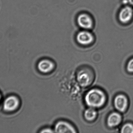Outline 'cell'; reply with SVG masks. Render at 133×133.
<instances>
[{"label": "cell", "instance_id": "cell-5", "mask_svg": "<svg viewBox=\"0 0 133 133\" xmlns=\"http://www.w3.org/2000/svg\"><path fill=\"white\" fill-rule=\"evenodd\" d=\"M118 17L121 23H129L133 17V9L132 6L127 5L122 8L119 12Z\"/></svg>", "mask_w": 133, "mask_h": 133}, {"label": "cell", "instance_id": "cell-11", "mask_svg": "<svg viewBox=\"0 0 133 133\" xmlns=\"http://www.w3.org/2000/svg\"><path fill=\"white\" fill-rule=\"evenodd\" d=\"M97 112L95 109L89 107L84 112V117L85 119L88 121H93L95 119L97 116Z\"/></svg>", "mask_w": 133, "mask_h": 133}, {"label": "cell", "instance_id": "cell-3", "mask_svg": "<svg viewBox=\"0 0 133 133\" xmlns=\"http://www.w3.org/2000/svg\"><path fill=\"white\" fill-rule=\"evenodd\" d=\"M76 22L79 27L84 30H89L94 27V20L91 15L88 12H81L79 14L76 18Z\"/></svg>", "mask_w": 133, "mask_h": 133}, {"label": "cell", "instance_id": "cell-6", "mask_svg": "<svg viewBox=\"0 0 133 133\" xmlns=\"http://www.w3.org/2000/svg\"><path fill=\"white\" fill-rule=\"evenodd\" d=\"M55 132L76 133V129L70 123L66 121H61L57 122L55 126Z\"/></svg>", "mask_w": 133, "mask_h": 133}, {"label": "cell", "instance_id": "cell-14", "mask_svg": "<svg viewBox=\"0 0 133 133\" xmlns=\"http://www.w3.org/2000/svg\"><path fill=\"white\" fill-rule=\"evenodd\" d=\"M40 132L41 133H54L55 132L54 130L51 129L50 128H45L42 130Z\"/></svg>", "mask_w": 133, "mask_h": 133}, {"label": "cell", "instance_id": "cell-1", "mask_svg": "<svg viewBox=\"0 0 133 133\" xmlns=\"http://www.w3.org/2000/svg\"><path fill=\"white\" fill-rule=\"evenodd\" d=\"M105 94L101 90L94 88L87 92L84 97V101L87 105L95 109L101 107L106 102Z\"/></svg>", "mask_w": 133, "mask_h": 133}, {"label": "cell", "instance_id": "cell-13", "mask_svg": "<svg viewBox=\"0 0 133 133\" xmlns=\"http://www.w3.org/2000/svg\"><path fill=\"white\" fill-rule=\"evenodd\" d=\"M127 69L130 72L133 73V59H131L128 62Z\"/></svg>", "mask_w": 133, "mask_h": 133}, {"label": "cell", "instance_id": "cell-15", "mask_svg": "<svg viewBox=\"0 0 133 133\" xmlns=\"http://www.w3.org/2000/svg\"><path fill=\"white\" fill-rule=\"evenodd\" d=\"M127 2L129 3L131 6H133V0H127Z\"/></svg>", "mask_w": 133, "mask_h": 133}, {"label": "cell", "instance_id": "cell-16", "mask_svg": "<svg viewBox=\"0 0 133 133\" xmlns=\"http://www.w3.org/2000/svg\"><path fill=\"white\" fill-rule=\"evenodd\" d=\"M1 94H0V100H1Z\"/></svg>", "mask_w": 133, "mask_h": 133}, {"label": "cell", "instance_id": "cell-9", "mask_svg": "<svg viewBox=\"0 0 133 133\" xmlns=\"http://www.w3.org/2000/svg\"><path fill=\"white\" fill-rule=\"evenodd\" d=\"M114 105L118 111L123 112L127 108L128 100L125 96L123 94H119L116 96L115 98Z\"/></svg>", "mask_w": 133, "mask_h": 133}, {"label": "cell", "instance_id": "cell-8", "mask_svg": "<svg viewBox=\"0 0 133 133\" xmlns=\"http://www.w3.org/2000/svg\"><path fill=\"white\" fill-rule=\"evenodd\" d=\"M55 65L53 62L47 59H43L39 62L37 68L41 72L47 73L51 72L54 69Z\"/></svg>", "mask_w": 133, "mask_h": 133}, {"label": "cell", "instance_id": "cell-7", "mask_svg": "<svg viewBox=\"0 0 133 133\" xmlns=\"http://www.w3.org/2000/svg\"><path fill=\"white\" fill-rule=\"evenodd\" d=\"M19 105V101L16 97L14 96L8 97L5 100L3 104V108L6 111H15Z\"/></svg>", "mask_w": 133, "mask_h": 133}, {"label": "cell", "instance_id": "cell-4", "mask_svg": "<svg viewBox=\"0 0 133 133\" xmlns=\"http://www.w3.org/2000/svg\"><path fill=\"white\" fill-rule=\"evenodd\" d=\"M76 36L77 42L83 46L90 45L94 41V34L86 30L79 31L76 34Z\"/></svg>", "mask_w": 133, "mask_h": 133}, {"label": "cell", "instance_id": "cell-10", "mask_svg": "<svg viewBox=\"0 0 133 133\" xmlns=\"http://www.w3.org/2000/svg\"><path fill=\"white\" fill-rule=\"evenodd\" d=\"M121 120L122 117L120 114L117 112H113L108 117L107 124L109 127H115L119 125Z\"/></svg>", "mask_w": 133, "mask_h": 133}, {"label": "cell", "instance_id": "cell-12", "mask_svg": "<svg viewBox=\"0 0 133 133\" xmlns=\"http://www.w3.org/2000/svg\"><path fill=\"white\" fill-rule=\"evenodd\" d=\"M121 132L133 133V125L131 123H127L125 124L122 127Z\"/></svg>", "mask_w": 133, "mask_h": 133}, {"label": "cell", "instance_id": "cell-2", "mask_svg": "<svg viewBox=\"0 0 133 133\" xmlns=\"http://www.w3.org/2000/svg\"><path fill=\"white\" fill-rule=\"evenodd\" d=\"M76 79L81 86L87 87L92 84L94 79V74L89 68H82L77 72Z\"/></svg>", "mask_w": 133, "mask_h": 133}]
</instances>
